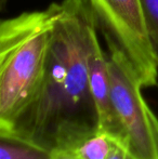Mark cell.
I'll use <instances>...</instances> for the list:
<instances>
[{"label": "cell", "instance_id": "6da1fadb", "mask_svg": "<svg viewBox=\"0 0 158 159\" xmlns=\"http://www.w3.org/2000/svg\"><path fill=\"white\" fill-rule=\"evenodd\" d=\"M97 25L87 0L60 2L41 87L12 126L0 129V133L54 153L75 151L99 132L88 70Z\"/></svg>", "mask_w": 158, "mask_h": 159}, {"label": "cell", "instance_id": "7a4b0ae2", "mask_svg": "<svg viewBox=\"0 0 158 159\" xmlns=\"http://www.w3.org/2000/svg\"><path fill=\"white\" fill-rule=\"evenodd\" d=\"M59 3L0 25V129H8L38 93L47 69Z\"/></svg>", "mask_w": 158, "mask_h": 159}, {"label": "cell", "instance_id": "3957f363", "mask_svg": "<svg viewBox=\"0 0 158 159\" xmlns=\"http://www.w3.org/2000/svg\"><path fill=\"white\" fill-rule=\"evenodd\" d=\"M108 48L112 101L132 159H158V118L144 100L142 82L121 47L104 34Z\"/></svg>", "mask_w": 158, "mask_h": 159}, {"label": "cell", "instance_id": "277c9868", "mask_svg": "<svg viewBox=\"0 0 158 159\" xmlns=\"http://www.w3.org/2000/svg\"><path fill=\"white\" fill-rule=\"evenodd\" d=\"M104 30L131 61L143 88L154 87L158 62L151 43L141 0H87Z\"/></svg>", "mask_w": 158, "mask_h": 159}, {"label": "cell", "instance_id": "5b68a950", "mask_svg": "<svg viewBox=\"0 0 158 159\" xmlns=\"http://www.w3.org/2000/svg\"><path fill=\"white\" fill-rule=\"evenodd\" d=\"M88 70L91 93L99 116V132L106 133L126 149L124 130L112 101L108 55L102 50L97 37L94 38L89 51Z\"/></svg>", "mask_w": 158, "mask_h": 159}, {"label": "cell", "instance_id": "8992f818", "mask_svg": "<svg viewBox=\"0 0 158 159\" xmlns=\"http://www.w3.org/2000/svg\"><path fill=\"white\" fill-rule=\"evenodd\" d=\"M53 153L11 134L0 133V159H51Z\"/></svg>", "mask_w": 158, "mask_h": 159}, {"label": "cell", "instance_id": "52a82bcc", "mask_svg": "<svg viewBox=\"0 0 158 159\" xmlns=\"http://www.w3.org/2000/svg\"><path fill=\"white\" fill-rule=\"evenodd\" d=\"M116 143L104 132H97L75 149L79 159H107Z\"/></svg>", "mask_w": 158, "mask_h": 159}, {"label": "cell", "instance_id": "ba28073f", "mask_svg": "<svg viewBox=\"0 0 158 159\" xmlns=\"http://www.w3.org/2000/svg\"><path fill=\"white\" fill-rule=\"evenodd\" d=\"M141 6L151 43L158 62V0H141Z\"/></svg>", "mask_w": 158, "mask_h": 159}, {"label": "cell", "instance_id": "9c48e42d", "mask_svg": "<svg viewBox=\"0 0 158 159\" xmlns=\"http://www.w3.org/2000/svg\"><path fill=\"white\" fill-rule=\"evenodd\" d=\"M107 159H132V158L130 157L128 152H127L124 147L120 146L118 144H115L114 149H113L112 153L110 154Z\"/></svg>", "mask_w": 158, "mask_h": 159}, {"label": "cell", "instance_id": "30bf717a", "mask_svg": "<svg viewBox=\"0 0 158 159\" xmlns=\"http://www.w3.org/2000/svg\"><path fill=\"white\" fill-rule=\"evenodd\" d=\"M51 159H79L75 151H57L53 153Z\"/></svg>", "mask_w": 158, "mask_h": 159}, {"label": "cell", "instance_id": "8fae6325", "mask_svg": "<svg viewBox=\"0 0 158 159\" xmlns=\"http://www.w3.org/2000/svg\"><path fill=\"white\" fill-rule=\"evenodd\" d=\"M8 1L9 0H0V8H1V10H3V9L6 8Z\"/></svg>", "mask_w": 158, "mask_h": 159}]
</instances>
